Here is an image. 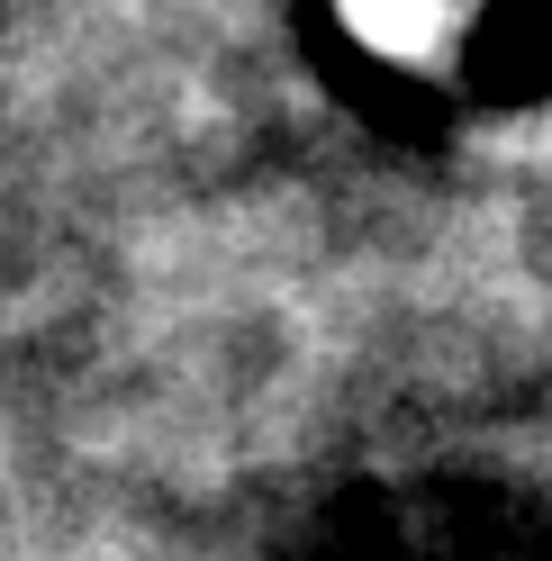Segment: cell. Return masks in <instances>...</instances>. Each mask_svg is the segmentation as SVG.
I'll use <instances>...</instances> for the list:
<instances>
[{
	"mask_svg": "<svg viewBox=\"0 0 552 561\" xmlns=\"http://www.w3.org/2000/svg\"><path fill=\"white\" fill-rule=\"evenodd\" d=\"M344 10H354V27H363L371 46H399V55L435 46V27H444L435 0H344Z\"/></svg>",
	"mask_w": 552,
	"mask_h": 561,
	"instance_id": "6da1fadb",
	"label": "cell"
}]
</instances>
